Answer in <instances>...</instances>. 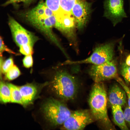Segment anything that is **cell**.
Wrapping results in <instances>:
<instances>
[{
  "mask_svg": "<svg viewBox=\"0 0 130 130\" xmlns=\"http://www.w3.org/2000/svg\"><path fill=\"white\" fill-rule=\"evenodd\" d=\"M107 95L103 82H95L89 95V103L94 119L100 122L106 129L113 130L115 128L108 114Z\"/></svg>",
  "mask_w": 130,
  "mask_h": 130,
  "instance_id": "cell-1",
  "label": "cell"
},
{
  "mask_svg": "<svg viewBox=\"0 0 130 130\" xmlns=\"http://www.w3.org/2000/svg\"><path fill=\"white\" fill-rule=\"evenodd\" d=\"M52 85L54 92L63 100H71L77 95L78 87L77 81L65 70H59L56 72Z\"/></svg>",
  "mask_w": 130,
  "mask_h": 130,
  "instance_id": "cell-2",
  "label": "cell"
},
{
  "mask_svg": "<svg viewBox=\"0 0 130 130\" xmlns=\"http://www.w3.org/2000/svg\"><path fill=\"white\" fill-rule=\"evenodd\" d=\"M46 119L55 126L62 125L72 112L62 102L53 98L48 99L42 107Z\"/></svg>",
  "mask_w": 130,
  "mask_h": 130,
  "instance_id": "cell-3",
  "label": "cell"
},
{
  "mask_svg": "<svg viewBox=\"0 0 130 130\" xmlns=\"http://www.w3.org/2000/svg\"><path fill=\"white\" fill-rule=\"evenodd\" d=\"M113 44L106 43L97 47L91 55L84 59L79 61H66L63 63L64 65L90 64L98 65L112 60L114 56Z\"/></svg>",
  "mask_w": 130,
  "mask_h": 130,
  "instance_id": "cell-4",
  "label": "cell"
},
{
  "mask_svg": "<svg viewBox=\"0 0 130 130\" xmlns=\"http://www.w3.org/2000/svg\"><path fill=\"white\" fill-rule=\"evenodd\" d=\"M26 19L33 26L44 34L63 52H65L64 49L52 31V28L54 27L57 22L56 18L54 15L49 17L42 16Z\"/></svg>",
  "mask_w": 130,
  "mask_h": 130,
  "instance_id": "cell-5",
  "label": "cell"
},
{
  "mask_svg": "<svg viewBox=\"0 0 130 130\" xmlns=\"http://www.w3.org/2000/svg\"><path fill=\"white\" fill-rule=\"evenodd\" d=\"M94 118L91 111L77 110L72 112L62 125V128L66 130H82L92 123Z\"/></svg>",
  "mask_w": 130,
  "mask_h": 130,
  "instance_id": "cell-6",
  "label": "cell"
},
{
  "mask_svg": "<svg viewBox=\"0 0 130 130\" xmlns=\"http://www.w3.org/2000/svg\"><path fill=\"white\" fill-rule=\"evenodd\" d=\"M8 24L14 41L19 47L29 44L33 46L38 38L27 30L12 17H10Z\"/></svg>",
  "mask_w": 130,
  "mask_h": 130,
  "instance_id": "cell-7",
  "label": "cell"
},
{
  "mask_svg": "<svg viewBox=\"0 0 130 130\" xmlns=\"http://www.w3.org/2000/svg\"><path fill=\"white\" fill-rule=\"evenodd\" d=\"M89 73L95 82H102L117 77V67L112 60L100 65H92Z\"/></svg>",
  "mask_w": 130,
  "mask_h": 130,
  "instance_id": "cell-8",
  "label": "cell"
},
{
  "mask_svg": "<svg viewBox=\"0 0 130 130\" xmlns=\"http://www.w3.org/2000/svg\"><path fill=\"white\" fill-rule=\"evenodd\" d=\"M104 16L110 20L114 26L127 17L124 7V0H104Z\"/></svg>",
  "mask_w": 130,
  "mask_h": 130,
  "instance_id": "cell-9",
  "label": "cell"
},
{
  "mask_svg": "<svg viewBox=\"0 0 130 130\" xmlns=\"http://www.w3.org/2000/svg\"><path fill=\"white\" fill-rule=\"evenodd\" d=\"M91 5L85 0H78L72 8L71 14L79 30L83 29L86 26L91 12Z\"/></svg>",
  "mask_w": 130,
  "mask_h": 130,
  "instance_id": "cell-10",
  "label": "cell"
},
{
  "mask_svg": "<svg viewBox=\"0 0 130 130\" xmlns=\"http://www.w3.org/2000/svg\"><path fill=\"white\" fill-rule=\"evenodd\" d=\"M108 96V99L111 106L118 105L122 106L127 103V97L126 92L122 87L117 84H114L111 86Z\"/></svg>",
  "mask_w": 130,
  "mask_h": 130,
  "instance_id": "cell-11",
  "label": "cell"
},
{
  "mask_svg": "<svg viewBox=\"0 0 130 130\" xmlns=\"http://www.w3.org/2000/svg\"><path fill=\"white\" fill-rule=\"evenodd\" d=\"M19 87L22 98V105H27L31 103L37 93L36 86L29 84Z\"/></svg>",
  "mask_w": 130,
  "mask_h": 130,
  "instance_id": "cell-12",
  "label": "cell"
},
{
  "mask_svg": "<svg viewBox=\"0 0 130 130\" xmlns=\"http://www.w3.org/2000/svg\"><path fill=\"white\" fill-rule=\"evenodd\" d=\"M53 15V12L47 6L45 2L41 1L36 6L26 12L25 17L26 19L43 16L49 17Z\"/></svg>",
  "mask_w": 130,
  "mask_h": 130,
  "instance_id": "cell-13",
  "label": "cell"
},
{
  "mask_svg": "<svg viewBox=\"0 0 130 130\" xmlns=\"http://www.w3.org/2000/svg\"><path fill=\"white\" fill-rule=\"evenodd\" d=\"M111 107L113 121L115 124L122 130H128L122 106L115 105L111 106Z\"/></svg>",
  "mask_w": 130,
  "mask_h": 130,
  "instance_id": "cell-14",
  "label": "cell"
},
{
  "mask_svg": "<svg viewBox=\"0 0 130 130\" xmlns=\"http://www.w3.org/2000/svg\"><path fill=\"white\" fill-rule=\"evenodd\" d=\"M7 84L10 90L11 102L22 104V98L19 87L11 83Z\"/></svg>",
  "mask_w": 130,
  "mask_h": 130,
  "instance_id": "cell-15",
  "label": "cell"
},
{
  "mask_svg": "<svg viewBox=\"0 0 130 130\" xmlns=\"http://www.w3.org/2000/svg\"><path fill=\"white\" fill-rule=\"evenodd\" d=\"M0 86V101L3 103L11 102L10 90L8 84H6L2 81H1Z\"/></svg>",
  "mask_w": 130,
  "mask_h": 130,
  "instance_id": "cell-16",
  "label": "cell"
},
{
  "mask_svg": "<svg viewBox=\"0 0 130 130\" xmlns=\"http://www.w3.org/2000/svg\"><path fill=\"white\" fill-rule=\"evenodd\" d=\"M78 0H60V9L62 13L61 14L71 15L72 8Z\"/></svg>",
  "mask_w": 130,
  "mask_h": 130,
  "instance_id": "cell-17",
  "label": "cell"
},
{
  "mask_svg": "<svg viewBox=\"0 0 130 130\" xmlns=\"http://www.w3.org/2000/svg\"><path fill=\"white\" fill-rule=\"evenodd\" d=\"M13 66V58L10 57L4 61L2 56L0 57V72L6 74Z\"/></svg>",
  "mask_w": 130,
  "mask_h": 130,
  "instance_id": "cell-18",
  "label": "cell"
},
{
  "mask_svg": "<svg viewBox=\"0 0 130 130\" xmlns=\"http://www.w3.org/2000/svg\"><path fill=\"white\" fill-rule=\"evenodd\" d=\"M47 6L56 15L59 12L60 8V0H46L45 2Z\"/></svg>",
  "mask_w": 130,
  "mask_h": 130,
  "instance_id": "cell-19",
  "label": "cell"
},
{
  "mask_svg": "<svg viewBox=\"0 0 130 130\" xmlns=\"http://www.w3.org/2000/svg\"><path fill=\"white\" fill-rule=\"evenodd\" d=\"M20 74V72L18 68L13 65L6 73V77L8 80H13L18 77Z\"/></svg>",
  "mask_w": 130,
  "mask_h": 130,
  "instance_id": "cell-20",
  "label": "cell"
},
{
  "mask_svg": "<svg viewBox=\"0 0 130 130\" xmlns=\"http://www.w3.org/2000/svg\"><path fill=\"white\" fill-rule=\"evenodd\" d=\"M121 72L126 84L130 86V66L123 63L121 66Z\"/></svg>",
  "mask_w": 130,
  "mask_h": 130,
  "instance_id": "cell-21",
  "label": "cell"
},
{
  "mask_svg": "<svg viewBox=\"0 0 130 130\" xmlns=\"http://www.w3.org/2000/svg\"><path fill=\"white\" fill-rule=\"evenodd\" d=\"M116 80L126 92L127 97L128 106L130 108V89L127 84L120 78L117 77Z\"/></svg>",
  "mask_w": 130,
  "mask_h": 130,
  "instance_id": "cell-22",
  "label": "cell"
},
{
  "mask_svg": "<svg viewBox=\"0 0 130 130\" xmlns=\"http://www.w3.org/2000/svg\"><path fill=\"white\" fill-rule=\"evenodd\" d=\"M33 46L27 44L22 45L19 46L20 52L25 56L32 55L33 52Z\"/></svg>",
  "mask_w": 130,
  "mask_h": 130,
  "instance_id": "cell-23",
  "label": "cell"
},
{
  "mask_svg": "<svg viewBox=\"0 0 130 130\" xmlns=\"http://www.w3.org/2000/svg\"><path fill=\"white\" fill-rule=\"evenodd\" d=\"M24 66L26 68H29L32 65L33 61L32 55H26L23 60Z\"/></svg>",
  "mask_w": 130,
  "mask_h": 130,
  "instance_id": "cell-24",
  "label": "cell"
},
{
  "mask_svg": "<svg viewBox=\"0 0 130 130\" xmlns=\"http://www.w3.org/2000/svg\"><path fill=\"white\" fill-rule=\"evenodd\" d=\"M0 56H2V53L4 51H6L9 53L15 54L13 51L9 49L5 44L2 38L0 37Z\"/></svg>",
  "mask_w": 130,
  "mask_h": 130,
  "instance_id": "cell-25",
  "label": "cell"
},
{
  "mask_svg": "<svg viewBox=\"0 0 130 130\" xmlns=\"http://www.w3.org/2000/svg\"><path fill=\"white\" fill-rule=\"evenodd\" d=\"M35 0H8L3 5L6 6L11 4L19 2H22L25 4L28 5L31 3Z\"/></svg>",
  "mask_w": 130,
  "mask_h": 130,
  "instance_id": "cell-26",
  "label": "cell"
},
{
  "mask_svg": "<svg viewBox=\"0 0 130 130\" xmlns=\"http://www.w3.org/2000/svg\"><path fill=\"white\" fill-rule=\"evenodd\" d=\"M125 119L127 124L130 127V108L128 105L124 111Z\"/></svg>",
  "mask_w": 130,
  "mask_h": 130,
  "instance_id": "cell-27",
  "label": "cell"
},
{
  "mask_svg": "<svg viewBox=\"0 0 130 130\" xmlns=\"http://www.w3.org/2000/svg\"><path fill=\"white\" fill-rule=\"evenodd\" d=\"M125 64L127 65L130 66V55H129L127 57Z\"/></svg>",
  "mask_w": 130,
  "mask_h": 130,
  "instance_id": "cell-28",
  "label": "cell"
},
{
  "mask_svg": "<svg viewBox=\"0 0 130 130\" xmlns=\"http://www.w3.org/2000/svg\"></svg>",
  "mask_w": 130,
  "mask_h": 130,
  "instance_id": "cell-29",
  "label": "cell"
},
{
  "mask_svg": "<svg viewBox=\"0 0 130 130\" xmlns=\"http://www.w3.org/2000/svg\"></svg>",
  "mask_w": 130,
  "mask_h": 130,
  "instance_id": "cell-30",
  "label": "cell"
}]
</instances>
